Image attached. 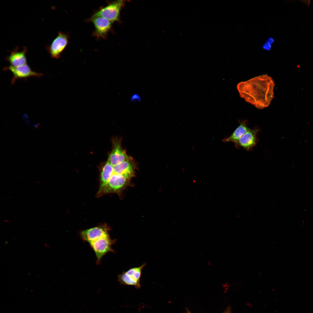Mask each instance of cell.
<instances>
[{
    "mask_svg": "<svg viewBox=\"0 0 313 313\" xmlns=\"http://www.w3.org/2000/svg\"><path fill=\"white\" fill-rule=\"evenodd\" d=\"M259 130L257 128L250 129L235 143L237 148L242 147L247 151L252 149L258 141L257 134Z\"/></svg>",
    "mask_w": 313,
    "mask_h": 313,
    "instance_id": "10",
    "label": "cell"
},
{
    "mask_svg": "<svg viewBox=\"0 0 313 313\" xmlns=\"http://www.w3.org/2000/svg\"><path fill=\"white\" fill-rule=\"evenodd\" d=\"M135 170V165L130 157L126 160L113 166L114 173L123 176L130 180L134 176Z\"/></svg>",
    "mask_w": 313,
    "mask_h": 313,
    "instance_id": "11",
    "label": "cell"
},
{
    "mask_svg": "<svg viewBox=\"0 0 313 313\" xmlns=\"http://www.w3.org/2000/svg\"><path fill=\"white\" fill-rule=\"evenodd\" d=\"M250 129L247 125L246 121H243L240 123L238 126L229 137L222 140L225 142H232L235 143Z\"/></svg>",
    "mask_w": 313,
    "mask_h": 313,
    "instance_id": "13",
    "label": "cell"
},
{
    "mask_svg": "<svg viewBox=\"0 0 313 313\" xmlns=\"http://www.w3.org/2000/svg\"><path fill=\"white\" fill-rule=\"evenodd\" d=\"M189 313H190L189 312Z\"/></svg>",
    "mask_w": 313,
    "mask_h": 313,
    "instance_id": "17",
    "label": "cell"
},
{
    "mask_svg": "<svg viewBox=\"0 0 313 313\" xmlns=\"http://www.w3.org/2000/svg\"><path fill=\"white\" fill-rule=\"evenodd\" d=\"M146 265L144 263L139 267H132L123 272L118 276V281L124 285L133 286L137 289L140 288L142 270Z\"/></svg>",
    "mask_w": 313,
    "mask_h": 313,
    "instance_id": "3",
    "label": "cell"
},
{
    "mask_svg": "<svg viewBox=\"0 0 313 313\" xmlns=\"http://www.w3.org/2000/svg\"></svg>",
    "mask_w": 313,
    "mask_h": 313,
    "instance_id": "18",
    "label": "cell"
},
{
    "mask_svg": "<svg viewBox=\"0 0 313 313\" xmlns=\"http://www.w3.org/2000/svg\"><path fill=\"white\" fill-rule=\"evenodd\" d=\"M109 229L105 225H100L81 231L80 236L84 241L89 243L100 239L109 236Z\"/></svg>",
    "mask_w": 313,
    "mask_h": 313,
    "instance_id": "7",
    "label": "cell"
},
{
    "mask_svg": "<svg viewBox=\"0 0 313 313\" xmlns=\"http://www.w3.org/2000/svg\"><path fill=\"white\" fill-rule=\"evenodd\" d=\"M130 101L132 102H140L141 101V98L139 94L135 93L130 97Z\"/></svg>",
    "mask_w": 313,
    "mask_h": 313,
    "instance_id": "15",
    "label": "cell"
},
{
    "mask_svg": "<svg viewBox=\"0 0 313 313\" xmlns=\"http://www.w3.org/2000/svg\"><path fill=\"white\" fill-rule=\"evenodd\" d=\"M274 39L272 37L269 38L264 43L263 46V48L267 51L270 50L272 47V45L274 42Z\"/></svg>",
    "mask_w": 313,
    "mask_h": 313,
    "instance_id": "14",
    "label": "cell"
},
{
    "mask_svg": "<svg viewBox=\"0 0 313 313\" xmlns=\"http://www.w3.org/2000/svg\"><path fill=\"white\" fill-rule=\"evenodd\" d=\"M39 124H34V128H36V129L37 128H38V127L39 126Z\"/></svg>",
    "mask_w": 313,
    "mask_h": 313,
    "instance_id": "16",
    "label": "cell"
},
{
    "mask_svg": "<svg viewBox=\"0 0 313 313\" xmlns=\"http://www.w3.org/2000/svg\"><path fill=\"white\" fill-rule=\"evenodd\" d=\"M124 5L123 0L107 2V4L100 7L91 16L100 17L113 22L119 21L121 9Z\"/></svg>",
    "mask_w": 313,
    "mask_h": 313,
    "instance_id": "2",
    "label": "cell"
},
{
    "mask_svg": "<svg viewBox=\"0 0 313 313\" xmlns=\"http://www.w3.org/2000/svg\"><path fill=\"white\" fill-rule=\"evenodd\" d=\"M4 70L10 71L13 75L12 79L13 84L19 79H25L30 77H39L43 76V74L32 71L27 64L23 65L13 67L10 65L4 68Z\"/></svg>",
    "mask_w": 313,
    "mask_h": 313,
    "instance_id": "8",
    "label": "cell"
},
{
    "mask_svg": "<svg viewBox=\"0 0 313 313\" xmlns=\"http://www.w3.org/2000/svg\"><path fill=\"white\" fill-rule=\"evenodd\" d=\"M27 50L26 47H24L21 50H19L18 47H16L6 58L10 66L17 67L26 64V54Z\"/></svg>",
    "mask_w": 313,
    "mask_h": 313,
    "instance_id": "12",
    "label": "cell"
},
{
    "mask_svg": "<svg viewBox=\"0 0 313 313\" xmlns=\"http://www.w3.org/2000/svg\"><path fill=\"white\" fill-rule=\"evenodd\" d=\"M275 84L266 74L241 82L237 87L240 96L259 109L268 107L274 97Z\"/></svg>",
    "mask_w": 313,
    "mask_h": 313,
    "instance_id": "1",
    "label": "cell"
},
{
    "mask_svg": "<svg viewBox=\"0 0 313 313\" xmlns=\"http://www.w3.org/2000/svg\"><path fill=\"white\" fill-rule=\"evenodd\" d=\"M86 22L92 23L94 26L93 36L97 39H106L112 28V23L100 17L91 16Z\"/></svg>",
    "mask_w": 313,
    "mask_h": 313,
    "instance_id": "4",
    "label": "cell"
},
{
    "mask_svg": "<svg viewBox=\"0 0 313 313\" xmlns=\"http://www.w3.org/2000/svg\"><path fill=\"white\" fill-rule=\"evenodd\" d=\"M116 239H111L109 236L103 237L89 243L96 255L97 264H100L103 257L109 252H114L112 245Z\"/></svg>",
    "mask_w": 313,
    "mask_h": 313,
    "instance_id": "5",
    "label": "cell"
},
{
    "mask_svg": "<svg viewBox=\"0 0 313 313\" xmlns=\"http://www.w3.org/2000/svg\"><path fill=\"white\" fill-rule=\"evenodd\" d=\"M69 35L67 33L59 32L58 35L51 44L46 46V49L51 57L58 59L69 42Z\"/></svg>",
    "mask_w": 313,
    "mask_h": 313,
    "instance_id": "6",
    "label": "cell"
},
{
    "mask_svg": "<svg viewBox=\"0 0 313 313\" xmlns=\"http://www.w3.org/2000/svg\"><path fill=\"white\" fill-rule=\"evenodd\" d=\"M112 142V149L108 161L112 165L114 166L126 160L129 157L125 150L122 148L120 139H114Z\"/></svg>",
    "mask_w": 313,
    "mask_h": 313,
    "instance_id": "9",
    "label": "cell"
}]
</instances>
